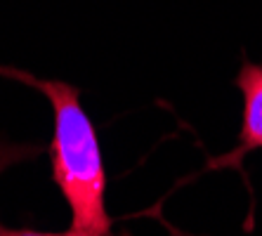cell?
<instances>
[{"mask_svg":"<svg viewBox=\"0 0 262 236\" xmlns=\"http://www.w3.org/2000/svg\"><path fill=\"white\" fill-rule=\"evenodd\" d=\"M0 76L24 80L52 104V180L71 208V229L80 236H111L106 212V170L95 123L80 106V90L64 80H43L21 69L0 67Z\"/></svg>","mask_w":262,"mask_h":236,"instance_id":"1","label":"cell"},{"mask_svg":"<svg viewBox=\"0 0 262 236\" xmlns=\"http://www.w3.org/2000/svg\"><path fill=\"white\" fill-rule=\"evenodd\" d=\"M234 85L241 90V97H244L238 144L229 154L210 158L208 168H238L250 152L262 149V64H255L248 57H244Z\"/></svg>","mask_w":262,"mask_h":236,"instance_id":"2","label":"cell"},{"mask_svg":"<svg viewBox=\"0 0 262 236\" xmlns=\"http://www.w3.org/2000/svg\"><path fill=\"white\" fill-rule=\"evenodd\" d=\"M40 154V146H31V144H0V173L12 163L26 161ZM0 236H80L73 229L64 231V234H52V231H36V229H10L5 224H0Z\"/></svg>","mask_w":262,"mask_h":236,"instance_id":"3","label":"cell"}]
</instances>
